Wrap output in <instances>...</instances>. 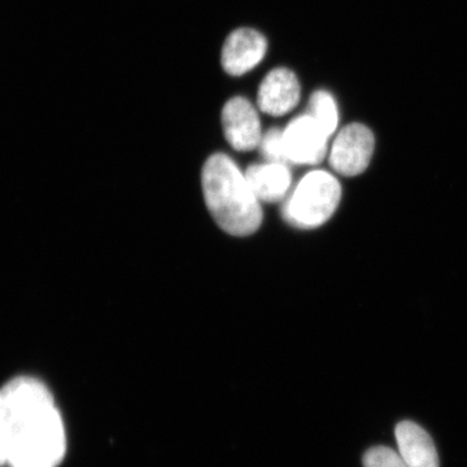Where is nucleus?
Masks as SVG:
<instances>
[{"instance_id":"1a4fd4ad","label":"nucleus","mask_w":467,"mask_h":467,"mask_svg":"<svg viewBox=\"0 0 467 467\" xmlns=\"http://www.w3.org/2000/svg\"><path fill=\"white\" fill-rule=\"evenodd\" d=\"M395 434L399 453L408 467H439L434 441L422 427L404 420L396 427Z\"/></svg>"},{"instance_id":"423d86ee","label":"nucleus","mask_w":467,"mask_h":467,"mask_svg":"<svg viewBox=\"0 0 467 467\" xmlns=\"http://www.w3.org/2000/svg\"><path fill=\"white\" fill-rule=\"evenodd\" d=\"M223 133L236 150H251L260 146L261 122L256 109L244 98L230 99L223 110Z\"/></svg>"},{"instance_id":"ddd939ff","label":"nucleus","mask_w":467,"mask_h":467,"mask_svg":"<svg viewBox=\"0 0 467 467\" xmlns=\"http://www.w3.org/2000/svg\"><path fill=\"white\" fill-rule=\"evenodd\" d=\"M365 467H408L400 453L389 447L370 448L364 456Z\"/></svg>"},{"instance_id":"f03ea898","label":"nucleus","mask_w":467,"mask_h":467,"mask_svg":"<svg viewBox=\"0 0 467 467\" xmlns=\"http://www.w3.org/2000/svg\"><path fill=\"white\" fill-rule=\"evenodd\" d=\"M202 184L209 212L221 229L234 236H248L259 230L263 223L260 201L229 156L216 153L207 160Z\"/></svg>"},{"instance_id":"6e6552de","label":"nucleus","mask_w":467,"mask_h":467,"mask_svg":"<svg viewBox=\"0 0 467 467\" xmlns=\"http://www.w3.org/2000/svg\"><path fill=\"white\" fill-rule=\"evenodd\" d=\"M300 94L299 79L295 73L285 67H276L264 78L257 103L266 115L284 116L297 106Z\"/></svg>"},{"instance_id":"f257e3e1","label":"nucleus","mask_w":467,"mask_h":467,"mask_svg":"<svg viewBox=\"0 0 467 467\" xmlns=\"http://www.w3.org/2000/svg\"><path fill=\"white\" fill-rule=\"evenodd\" d=\"M63 418L50 389L32 377L0 389V467H57L66 456Z\"/></svg>"},{"instance_id":"f8f14e48","label":"nucleus","mask_w":467,"mask_h":467,"mask_svg":"<svg viewBox=\"0 0 467 467\" xmlns=\"http://www.w3.org/2000/svg\"><path fill=\"white\" fill-rule=\"evenodd\" d=\"M260 147L267 161L288 164L285 152L284 130L272 129V130L267 131L265 135H263Z\"/></svg>"},{"instance_id":"20e7f679","label":"nucleus","mask_w":467,"mask_h":467,"mask_svg":"<svg viewBox=\"0 0 467 467\" xmlns=\"http://www.w3.org/2000/svg\"><path fill=\"white\" fill-rule=\"evenodd\" d=\"M328 138L308 113L296 117L284 130L287 162L297 165L318 164L325 158Z\"/></svg>"},{"instance_id":"9b49d317","label":"nucleus","mask_w":467,"mask_h":467,"mask_svg":"<svg viewBox=\"0 0 467 467\" xmlns=\"http://www.w3.org/2000/svg\"><path fill=\"white\" fill-rule=\"evenodd\" d=\"M308 115L315 119L319 128L325 131L328 137L334 134L337 126V107L335 103L333 95L327 91H317L312 95L309 101Z\"/></svg>"},{"instance_id":"0eeeda50","label":"nucleus","mask_w":467,"mask_h":467,"mask_svg":"<svg viewBox=\"0 0 467 467\" xmlns=\"http://www.w3.org/2000/svg\"><path fill=\"white\" fill-rule=\"evenodd\" d=\"M266 50L267 42L263 34L254 29H238L226 39L221 63L229 75H245L259 66Z\"/></svg>"},{"instance_id":"7ed1b4c3","label":"nucleus","mask_w":467,"mask_h":467,"mask_svg":"<svg viewBox=\"0 0 467 467\" xmlns=\"http://www.w3.org/2000/svg\"><path fill=\"white\" fill-rule=\"evenodd\" d=\"M342 190L337 178L324 171L306 174L284 207V217L292 226L313 229L321 226L337 211Z\"/></svg>"},{"instance_id":"9d476101","label":"nucleus","mask_w":467,"mask_h":467,"mask_svg":"<svg viewBox=\"0 0 467 467\" xmlns=\"http://www.w3.org/2000/svg\"><path fill=\"white\" fill-rule=\"evenodd\" d=\"M252 192L260 202H275L287 195L291 186V171L281 162L252 165L245 171Z\"/></svg>"},{"instance_id":"39448f33","label":"nucleus","mask_w":467,"mask_h":467,"mask_svg":"<svg viewBox=\"0 0 467 467\" xmlns=\"http://www.w3.org/2000/svg\"><path fill=\"white\" fill-rule=\"evenodd\" d=\"M374 150V135L367 126L352 124L335 138L330 162L337 173L353 177L370 164Z\"/></svg>"}]
</instances>
